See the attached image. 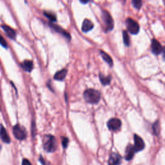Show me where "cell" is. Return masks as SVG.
Wrapping results in <instances>:
<instances>
[{"instance_id":"6da1fadb","label":"cell","mask_w":165,"mask_h":165,"mask_svg":"<svg viewBox=\"0 0 165 165\" xmlns=\"http://www.w3.org/2000/svg\"><path fill=\"white\" fill-rule=\"evenodd\" d=\"M43 145L45 150L48 152H54L57 149V141L52 135H45L43 139Z\"/></svg>"},{"instance_id":"7a4b0ae2","label":"cell","mask_w":165,"mask_h":165,"mask_svg":"<svg viewBox=\"0 0 165 165\" xmlns=\"http://www.w3.org/2000/svg\"><path fill=\"white\" fill-rule=\"evenodd\" d=\"M84 98L87 103L96 104L99 101L101 94L99 91L94 89H88L84 92Z\"/></svg>"},{"instance_id":"3957f363","label":"cell","mask_w":165,"mask_h":165,"mask_svg":"<svg viewBox=\"0 0 165 165\" xmlns=\"http://www.w3.org/2000/svg\"><path fill=\"white\" fill-rule=\"evenodd\" d=\"M13 134L18 140H23L26 137L25 129L20 124H16L13 127Z\"/></svg>"},{"instance_id":"277c9868","label":"cell","mask_w":165,"mask_h":165,"mask_svg":"<svg viewBox=\"0 0 165 165\" xmlns=\"http://www.w3.org/2000/svg\"><path fill=\"white\" fill-rule=\"evenodd\" d=\"M126 25L128 31L132 34H137L139 31V25L136 21L132 18H128L126 20Z\"/></svg>"},{"instance_id":"5b68a950","label":"cell","mask_w":165,"mask_h":165,"mask_svg":"<svg viewBox=\"0 0 165 165\" xmlns=\"http://www.w3.org/2000/svg\"><path fill=\"white\" fill-rule=\"evenodd\" d=\"M102 19L106 26V30L107 31L112 30L114 27V21L110 14L106 10L103 11Z\"/></svg>"},{"instance_id":"8992f818","label":"cell","mask_w":165,"mask_h":165,"mask_svg":"<svg viewBox=\"0 0 165 165\" xmlns=\"http://www.w3.org/2000/svg\"><path fill=\"white\" fill-rule=\"evenodd\" d=\"M107 126L108 128L112 130V131L116 132L120 129L121 126V122L119 119H111L110 120L108 121Z\"/></svg>"},{"instance_id":"52a82bcc","label":"cell","mask_w":165,"mask_h":165,"mask_svg":"<svg viewBox=\"0 0 165 165\" xmlns=\"http://www.w3.org/2000/svg\"><path fill=\"white\" fill-rule=\"evenodd\" d=\"M134 148L136 151L143 150L145 148V143L143 139L139 135L135 134L134 135Z\"/></svg>"},{"instance_id":"ba28073f","label":"cell","mask_w":165,"mask_h":165,"mask_svg":"<svg viewBox=\"0 0 165 165\" xmlns=\"http://www.w3.org/2000/svg\"><path fill=\"white\" fill-rule=\"evenodd\" d=\"M122 158L118 154L112 153L108 159V165H119L121 163Z\"/></svg>"},{"instance_id":"9c48e42d","label":"cell","mask_w":165,"mask_h":165,"mask_svg":"<svg viewBox=\"0 0 165 165\" xmlns=\"http://www.w3.org/2000/svg\"><path fill=\"white\" fill-rule=\"evenodd\" d=\"M49 25L50 27H51L52 29H54L55 31H56L57 32L60 33V34H62L63 36H65L66 38H67L68 39H70V34H69L67 32H66L64 29H63L61 26H58L57 25H55V24L53 23H49Z\"/></svg>"},{"instance_id":"30bf717a","label":"cell","mask_w":165,"mask_h":165,"mask_svg":"<svg viewBox=\"0 0 165 165\" xmlns=\"http://www.w3.org/2000/svg\"><path fill=\"white\" fill-rule=\"evenodd\" d=\"M151 51H152L154 54L159 55L160 53H161L163 47H161V45L159 43V41L156 40V39H153V40L151 41Z\"/></svg>"},{"instance_id":"8fae6325","label":"cell","mask_w":165,"mask_h":165,"mask_svg":"<svg viewBox=\"0 0 165 165\" xmlns=\"http://www.w3.org/2000/svg\"><path fill=\"white\" fill-rule=\"evenodd\" d=\"M1 28L10 38L12 39H14L16 38V31L12 28L10 27L9 26L7 25H2Z\"/></svg>"},{"instance_id":"7c38bea8","label":"cell","mask_w":165,"mask_h":165,"mask_svg":"<svg viewBox=\"0 0 165 165\" xmlns=\"http://www.w3.org/2000/svg\"><path fill=\"white\" fill-rule=\"evenodd\" d=\"M135 150L134 148V146L132 145H129L126 148V151H125V159L127 161H130L134 157Z\"/></svg>"},{"instance_id":"4fadbf2b","label":"cell","mask_w":165,"mask_h":165,"mask_svg":"<svg viewBox=\"0 0 165 165\" xmlns=\"http://www.w3.org/2000/svg\"><path fill=\"white\" fill-rule=\"evenodd\" d=\"M0 137H1L2 141L4 143H8V144L10 143V139L9 135L8 134L7 130H5L3 126H2V125L0 126Z\"/></svg>"},{"instance_id":"5bb4252c","label":"cell","mask_w":165,"mask_h":165,"mask_svg":"<svg viewBox=\"0 0 165 165\" xmlns=\"http://www.w3.org/2000/svg\"><path fill=\"white\" fill-rule=\"evenodd\" d=\"M21 66L26 72H30L34 68V63L32 60H26L21 64Z\"/></svg>"},{"instance_id":"9a60e30c","label":"cell","mask_w":165,"mask_h":165,"mask_svg":"<svg viewBox=\"0 0 165 165\" xmlns=\"http://www.w3.org/2000/svg\"><path fill=\"white\" fill-rule=\"evenodd\" d=\"M93 27H94V25H93L91 21L88 19L84 20L82 25L83 32H88L91 30Z\"/></svg>"},{"instance_id":"2e32d148","label":"cell","mask_w":165,"mask_h":165,"mask_svg":"<svg viewBox=\"0 0 165 165\" xmlns=\"http://www.w3.org/2000/svg\"><path fill=\"white\" fill-rule=\"evenodd\" d=\"M66 74H67V70L65 68L62 69V70L57 72L55 74L54 79L57 81H63V79L66 78Z\"/></svg>"},{"instance_id":"e0dca14e","label":"cell","mask_w":165,"mask_h":165,"mask_svg":"<svg viewBox=\"0 0 165 165\" xmlns=\"http://www.w3.org/2000/svg\"><path fill=\"white\" fill-rule=\"evenodd\" d=\"M100 53H101V57H103V59L104 60V61L107 63L110 66H112L113 65V61H112V57L110 56V55L103 51H101Z\"/></svg>"},{"instance_id":"ac0fdd59","label":"cell","mask_w":165,"mask_h":165,"mask_svg":"<svg viewBox=\"0 0 165 165\" xmlns=\"http://www.w3.org/2000/svg\"><path fill=\"white\" fill-rule=\"evenodd\" d=\"M43 14H44L45 16L46 17V18H47L49 20H50L52 23L56 21V20H57L56 16H55V15L54 14H53V13L45 11L43 12Z\"/></svg>"},{"instance_id":"d6986e66","label":"cell","mask_w":165,"mask_h":165,"mask_svg":"<svg viewBox=\"0 0 165 165\" xmlns=\"http://www.w3.org/2000/svg\"><path fill=\"white\" fill-rule=\"evenodd\" d=\"M99 78L100 81L101 82V83L104 85H108L110 82V76H105L103 74H99Z\"/></svg>"},{"instance_id":"ffe728a7","label":"cell","mask_w":165,"mask_h":165,"mask_svg":"<svg viewBox=\"0 0 165 165\" xmlns=\"http://www.w3.org/2000/svg\"><path fill=\"white\" fill-rule=\"evenodd\" d=\"M153 128V132L155 135H158L159 134V131H160V125H159V121H156L155 123L153 124L152 126Z\"/></svg>"},{"instance_id":"44dd1931","label":"cell","mask_w":165,"mask_h":165,"mask_svg":"<svg viewBox=\"0 0 165 165\" xmlns=\"http://www.w3.org/2000/svg\"><path fill=\"white\" fill-rule=\"evenodd\" d=\"M123 41H124L125 45H126V46H129L130 43V37L126 31H123Z\"/></svg>"},{"instance_id":"7402d4cb","label":"cell","mask_w":165,"mask_h":165,"mask_svg":"<svg viewBox=\"0 0 165 165\" xmlns=\"http://www.w3.org/2000/svg\"><path fill=\"white\" fill-rule=\"evenodd\" d=\"M132 3L135 9H139L142 5L141 0H132Z\"/></svg>"},{"instance_id":"603a6c76","label":"cell","mask_w":165,"mask_h":165,"mask_svg":"<svg viewBox=\"0 0 165 165\" xmlns=\"http://www.w3.org/2000/svg\"><path fill=\"white\" fill-rule=\"evenodd\" d=\"M0 45H1L3 47L5 48V49H7L8 47L7 42L5 40L1 34H0Z\"/></svg>"},{"instance_id":"cb8c5ba5","label":"cell","mask_w":165,"mask_h":165,"mask_svg":"<svg viewBox=\"0 0 165 165\" xmlns=\"http://www.w3.org/2000/svg\"><path fill=\"white\" fill-rule=\"evenodd\" d=\"M62 146H63L64 148H65L67 147L68 144V138L63 137H62Z\"/></svg>"},{"instance_id":"d4e9b609","label":"cell","mask_w":165,"mask_h":165,"mask_svg":"<svg viewBox=\"0 0 165 165\" xmlns=\"http://www.w3.org/2000/svg\"><path fill=\"white\" fill-rule=\"evenodd\" d=\"M31 132L32 134L33 135V136H34V135L36 134V125L34 122L33 121L32 123V126H31Z\"/></svg>"},{"instance_id":"484cf974","label":"cell","mask_w":165,"mask_h":165,"mask_svg":"<svg viewBox=\"0 0 165 165\" xmlns=\"http://www.w3.org/2000/svg\"><path fill=\"white\" fill-rule=\"evenodd\" d=\"M22 165H32L28 159H24L22 161Z\"/></svg>"},{"instance_id":"4316f807","label":"cell","mask_w":165,"mask_h":165,"mask_svg":"<svg viewBox=\"0 0 165 165\" xmlns=\"http://www.w3.org/2000/svg\"><path fill=\"white\" fill-rule=\"evenodd\" d=\"M39 161L41 162V164H42L43 165H47V164H46V163H45V161H44V159H43V158L42 156H40V158H39Z\"/></svg>"},{"instance_id":"83f0119b","label":"cell","mask_w":165,"mask_h":165,"mask_svg":"<svg viewBox=\"0 0 165 165\" xmlns=\"http://www.w3.org/2000/svg\"><path fill=\"white\" fill-rule=\"evenodd\" d=\"M162 54H163V60H165V47L163 48V49H162Z\"/></svg>"},{"instance_id":"f1b7e54d","label":"cell","mask_w":165,"mask_h":165,"mask_svg":"<svg viewBox=\"0 0 165 165\" xmlns=\"http://www.w3.org/2000/svg\"><path fill=\"white\" fill-rule=\"evenodd\" d=\"M89 0H80V1L82 3H87L89 2Z\"/></svg>"},{"instance_id":"f546056e","label":"cell","mask_w":165,"mask_h":165,"mask_svg":"<svg viewBox=\"0 0 165 165\" xmlns=\"http://www.w3.org/2000/svg\"><path fill=\"white\" fill-rule=\"evenodd\" d=\"M0 110H1V107H0Z\"/></svg>"},{"instance_id":"4dcf8cb0","label":"cell","mask_w":165,"mask_h":165,"mask_svg":"<svg viewBox=\"0 0 165 165\" xmlns=\"http://www.w3.org/2000/svg\"><path fill=\"white\" fill-rule=\"evenodd\" d=\"M124 1H125V0H124Z\"/></svg>"}]
</instances>
